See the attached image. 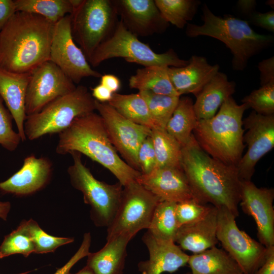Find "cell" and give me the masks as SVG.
Segmentation results:
<instances>
[{"mask_svg": "<svg viewBox=\"0 0 274 274\" xmlns=\"http://www.w3.org/2000/svg\"><path fill=\"white\" fill-rule=\"evenodd\" d=\"M30 73H17L0 69V96L16 125L21 141L26 140L24 125L25 98Z\"/></svg>", "mask_w": 274, "mask_h": 274, "instance_id": "cell-22", "label": "cell"}, {"mask_svg": "<svg viewBox=\"0 0 274 274\" xmlns=\"http://www.w3.org/2000/svg\"><path fill=\"white\" fill-rule=\"evenodd\" d=\"M237 6L240 12L248 18L256 11L257 3L255 0H239Z\"/></svg>", "mask_w": 274, "mask_h": 274, "instance_id": "cell-48", "label": "cell"}, {"mask_svg": "<svg viewBox=\"0 0 274 274\" xmlns=\"http://www.w3.org/2000/svg\"><path fill=\"white\" fill-rule=\"evenodd\" d=\"M266 4L268 6H270L271 8L272 7V8H273V6H274V3H273V1L272 0H269V1H267L266 2Z\"/></svg>", "mask_w": 274, "mask_h": 274, "instance_id": "cell-51", "label": "cell"}, {"mask_svg": "<svg viewBox=\"0 0 274 274\" xmlns=\"http://www.w3.org/2000/svg\"><path fill=\"white\" fill-rule=\"evenodd\" d=\"M247 132L244 142L248 147L237 166L241 180H251L259 160L274 147V115H263L252 111L243 120Z\"/></svg>", "mask_w": 274, "mask_h": 274, "instance_id": "cell-15", "label": "cell"}, {"mask_svg": "<svg viewBox=\"0 0 274 274\" xmlns=\"http://www.w3.org/2000/svg\"><path fill=\"white\" fill-rule=\"evenodd\" d=\"M11 208V204L9 201L0 200V218L6 221Z\"/></svg>", "mask_w": 274, "mask_h": 274, "instance_id": "cell-49", "label": "cell"}, {"mask_svg": "<svg viewBox=\"0 0 274 274\" xmlns=\"http://www.w3.org/2000/svg\"><path fill=\"white\" fill-rule=\"evenodd\" d=\"M53 172L51 160L34 155L26 157L21 168L6 181L0 182L1 193L24 196L43 189L50 182Z\"/></svg>", "mask_w": 274, "mask_h": 274, "instance_id": "cell-19", "label": "cell"}, {"mask_svg": "<svg viewBox=\"0 0 274 274\" xmlns=\"http://www.w3.org/2000/svg\"><path fill=\"white\" fill-rule=\"evenodd\" d=\"M187 264L191 274H243L235 261L216 246L189 256Z\"/></svg>", "mask_w": 274, "mask_h": 274, "instance_id": "cell-26", "label": "cell"}, {"mask_svg": "<svg viewBox=\"0 0 274 274\" xmlns=\"http://www.w3.org/2000/svg\"><path fill=\"white\" fill-rule=\"evenodd\" d=\"M137 158L142 174H148L156 167L155 153L150 135L143 141L140 146Z\"/></svg>", "mask_w": 274, "mask_h": 274, "instance_id": "cell-40", "label": "cell"}, {"mask_svg": "<svg viewBox=\"0 0 274 274\" xmlns=\"http://www.w3.org/2000/svg\"><path fill=\"white\" fill-rule=\"evenodd\" d=\"M274 189L257 187L251 180H241L240 205L255 220L259 242L266 248L274 246Z\"/></svg>", "mask_w": 274, "mask_h": 274, "instance_id": "cell-16", "label": "cell"}, {"mask_svg": "<svg viewBox=\"0 0 274 274\" xmlns=\"http://www.w3.org/2000/svg\"><path fill=\"white\" fill-rule=\"evenodd\" d=\"M13 119L0 96V145L9 151L15 150L22 141L19 133L13 129Z\"/></svg>", "mask_w": 274, "mask_h": 274, "instance_id": "cell-39", "label": "cell"}, {"mask_svg": "<svg viewBox=\"0 0 274 274\" xmlns=\"http://www.w3.org/2000/svg\"><path fill=\"white\" fill-rule=\"evenodd\" d=\"M136 181L161 201L197 200L182 168L156 167L148 174H141Z\"/></svg>", "mask_w": 274, "mask_h": 274, "instance_id": "cell-18", "label": "cell"}, {"mask_svg": "<svg viewBox=\"0 0 274 274\" xmlns=\"http://www.w3.org/2000/svg\"><path fill=\"white\" fill-rule=\"evenodd\" d=\"M95 100L88 88L79 85L72 92L48 104L40 112L27 116L24 129L26 139L59 133L77 117L95 111Z\"/></svg>", "mask_w": 274, "mask_h": 274, "instance_id": "cell-6", "label": "cell"}, {"mask_svg": "<svg viewBox=\"0 0 274 274\" xmlns=\"http://www.w3.org/2000/svg\"><path fill=\"white\" fill-rule=\"evenodd\" d=\"M150 136L154 147L156 167L182 168V146L165 129H153Z\"/></svg>", "mask_w": 274, "mask_h": 274, "instance_id": "cell-31", "label": "cell"}, {"mask_svg": "<svg viewBox=\"0 0 274 274\" xmlns=\"http://www.w3.org/2000/svg\"><path fill=\"white\" fill-rule=\"evenodd\" d=\"M32 253H35L34 244L20 224L5 236L0 245V259L17 254L27 257Z\"/></svg>", "mask_w": 274, "mask_h": 274, "instance_id": "cell-36", "label": "cell"}, {"mask_svg": "<svg viewBox=\"0 0 274 274\" xmlns=\"http://www.w3.org/2000/svg\"><path fill=\"white\" fill-rule=\"evenodd\" d=\"M73 163L67 168L72 186L80 191L85 203L90 206V218L97 227H108L116 214L123 187L118 182L109 184L96 179L82 161V154L70 153Z\"/></svg>", "mask_w": 274, "mask_h": 274, "instance_id": "cell-8", "label": "cell"}, {"mask_svg": "<svg viewBox=\"0 0 274 274\" xmlns=\"http://www.w3.org/2000/svg\"><path fill=\"white\" fill-rule=\"evenodd\" d=\"M54 25L39 15L16 12L0 30V69L29 73L49 60Z\"/></svg>", "mask_w": 274, "mask_h": 274, "instance_id": "cell-2", "label": "cell"}, {"mask_svg": "<svg viewBox=\"0 0 274 274\" xmlns=\"http://www.w3.org/2000/svg\"><path fill=\"white\" fill-rule=\"evenodd\" d=\"M20 224L27 233L35 246V253L54 252L58 247L74 241L73 237H57L47 233L32 219L22 221Z\"/></svg>", "mask_w": 274, "mask_h": 274, "instance_id": "cell-35", "label": "cell"}, {"mask_svg": "<svg viewBox=\"0 0 274 274\" xmlns=\"http://www.w3.org/2000/svg\"><path fill=\"white\" fill-rule=\"evenodd\" d=\"M192 99L188 96L179 98L168 120L165 130L183 147L191 139L197 122Z\"/></svg>", "mask_w": 274, "mask_h": 274, "instance_id": "cell-28", "label": "cell"}, {"mask_svg": "<svg viewBox=\"0 0 274 274\" xmlns=\"http://www.w3.org/2000/svg\"><path fill=\"white\" fill-rule=\"evenodd\" d=\"M212 207L200 203L195 199L177 203L176 214L179 227L203 219Z\"/></svg>", "mask_w": 274, "mask_h": 274, "instance_id": "cell-38", "label": "cell"}, {"mask_svg": "<svg viewBox=\"0 0 274 274\" xmlns=\"http://www.w3.org/2000/svg\"><path fill=\"white\" fill-rule=\"evenodd\" d=\"M118 57L144 67H183L188 63L172 49L163 53H156L127 30L120 20L112 35L97 47L88 61L91 67H96L104 61Z\"/></svg>", "mask_w": 274, "mask_h": 274, "instance_id": "cell-7", "label": "cell"}, {"mask_svg": "<svg viewBox=\"0 0 274 274\" xmlns=\"http://www.w3.org/2000/svg\"><path fill=\"white\" fill-rule=\"evenodd\" d=\"M142 241L149 255L148 260L141 261L138 265L142 274L173 273L187 264L189 255L175 242L158 239L148 231L143 236Z\"/></svg>", "mask_w": 274, "mask_h": 274, "instance_id": "cell-20", "label": "cell"}, {"mask_svg": "<svg viewBox=\"0 0 274 274\" xmlns=\"http://www.w3.org/2000/svg\"><path fill=\"white\" fill-rule=\"evenodd\" d=\"M108 103L129 121L151 130L156 129L147 103L139 92L128 94L114 93Z\"/></svg>", "mask_w": 274, "mask_h": 274, "instance_id": "cell-29", "label": "cell"}, {"mask_svg": "<svg viewBox=\"0 0 274 274\" xmlns=\"http://www.w3.org/2000/svg\"><path fill=\"white\" fill-rule=\"evenodd\" d=\"M16 12L13 0H0V30Z\"/></svg>", "mask_w": 274, "mask_h": 274, "instance_id": "cell-44", "label": "cell"}, {"mask_svg": "<svg viewBox=\"0 0 274 274\" xmlns=\"http://www.w3.org/2000/svg\"><path fill=\"white\" fill-rule=\"evenodd\" d=\"M181 166L198 202L224 207L235 217L238 216L241 180L237 167L211 157L199 146L193 134L182 147Z\"/></svg>", "mask_w": 274, "mask_h": 274, "instance_id": "cell-1", "label": "cell"}, {"mask_svg": "<svg viewBox=\"0 0 274 274\" xmlns=\"http://www.w3.org/2000/svg\"><path fill=\"white\" fill-rule=\"evenodd\" d=\"M163 19L177 28H183L196 15L198 0H154Z\"/></svg>", "mask_w": 274, "mask_h": 274, "instance_id": "cell-33", "label": "cell"}, {"mask_svg": "<svg viewBox=\"0 0 274 274\" xmlns=\"http://www.w3.org/2000/svg\"><path fill=\"white\" fill-rule=\"evenodd\" d=\"M218 64L211 65L207 59L193 55L183 67H169L170 81L180 96L192 93L195 96L219 72Z\"/></svg>", "mask_w": 274, "mask_h": 274, "instance_id": "cell-21", "label": "cell"}, {"mask_svg": "<svg viewBox=\"0 0 274 274\" xmlns=\"http://www.w3.org/2000/svg\"><path fill=\"white\" fill-rule=\"evenodd\" d=\"M132 238L120 234L108 240L104 247L87 256L86 266L94 274H123L127 256V246Z\"/></svg>", "mask_w": 274, "mask_h": 274, "instance_id": "cell-25", "label": "cell"}, {"mask_svg": "<svg viewBox=\"0 0 274 274\" xmlns=\"http://www.w3.org/2000/svg\"><path fill=\"white\" fill-rule=\"evenodd\" d=\"M218 208L217 238L243 274H254L264 263L267 248L237 227L235 216L226 208Z\"/></svg>", "mask_w": 274, "mask_h": 274, "instance_id": "cell-11", "label": "cell"}, {"mask_svg": "<svg viewBox=\"0 0 274 274\" xmlns=\"http://www.w3.org/2000/svg\"><path fill=\"white\" fill-rule=\"evenodd\" d=\"M266 248L265 261L254 274H274V246Z\"/></svg>", "mask_w": 274, "mask_h": 274, "instance_id": "cell-45", "label": "cell"}, {"mask_svg": "<svg viewBox=\"0 0 274 274\" xmlns=\"http://www.w3.org/2000/svg\"><path fill=\"white\" fill-rule=\"evenodd\" d=\"M177 203L160 201L156 206L147 231L154 237L163 241L175 239L179 228L176 208Z\"/></svg>", "mask_w": 274, "mask_h": 274, "instance_id": "cell-30", "label": "cell"}, {"mask_svg": "<svg viewBox=\"0 0 274 274\" xmlns=\"http://www.w3.org/2000/svg\"><path fill=\"white\" fill-rule=\"evenodd\" d=\"M202 25L188 23L186 35L190 38L204 36L225 44L232 55V68L243 71L250 58L268 48L273 43L272 35L256 32L247 20L231 15H215L206 4L202 7Z\"/></svg>", "mask_w": 274, "mask_h": 274, "instance_id": "cell-5", "label": "cell"}, {"mask_svg": "<svg viewBox=\"0 0 274 274\" xmlns=\"http://www.w3.org/2000/svg\"><path fill=\"white\" fill-rule=\"evenodd\" d=\"M258 68L260 72L261 86L274 81V57L262 60L259 62Z\"/></svg>", "mask_w": 274, "mask_h": 274, "instance_id": "cell-43", "label": "cell"}, {"mask_svg": "<svg viewBox=\"0 0 274 274\" xmlns=\"http://www.w3.org/2000/svg\"><path fill=\"white\" fill-rule=\"evenodd\" d=\"M160 201L136 181L123 187L118 209L107 227V240L120 234L133 237L141 230L148 229Z\"/></svg>", "mask_w": 274, "mask_h": 274, "instance_id": "cell-10", "label": "cell"}, {"mask_svg": "<svg viewBox=\"0 0 274 274\" xmlns=\"http://www.w3.org/2000/svg\"><path fill=\"white\" fill-rule=\"evenodd\" d=\"M185 274H191L190 272H188V273H185Z\"/></svg>", "mask_w": 274, "mask_h": 274, "instance_id": "cell-53", "label": "cell"}, {"mask_svg": "<svg viewBox=\"0 0 274 274\" xmlns=\"http://www.w3.org/2000/svg\"><path fill=\"white\" fill-rule=\"evenodd\" d=\"M70 274H94V273L90 268L86 265L77 272L75 273H70Z\"/></svg>", "mask_w": 274, "mask_h": 274, "instance_id": "cell-50", "label": "cell"}, {"mask_svg": "<svg viewBox=\"0 0 274 274\" xmlns=\"http://www.w3.org/2000/svg\"><path fill=\"white\" fill-rule=\"evenodd\" d=\"M91 241L90 233H85L83 235L82 244L76 253L63 266L58 268L53 274H70L72 267L80 260L87 256L89 254Z\"/></svg>", "mask_w": 274, "mask_h": 274, "instance_id": "cell-41", "label": "cell"}, {"mask_svg": "<svg viewBox=\"0 0 274 274\" xmlns=\"http://www.w3.org/2000/svg\"><path fill=\"white\" fill-rule=\"evenodd\" d=\"M118 16L125 27L135 36L160 34L169 26L154 0H113Z\"/></svg>", "mask_w": 274, "mask_h": 274, "instance_id": "cell-17", "label": "cell"}, {"mask_svg": "<svg viewBox=\"0 0 274 274\" xmlns=\"http://www.w3.org/2000/svg\"><path fill=\"white\" fill-rule=\"evenodd\" d=\"M248 21L253 25L261 27L271 32H274V11L265 13L255 11L248 17Z\"/></svg>", "mask_w": 274, "mask_h": 274, "instance_id": "cell-42", "label": "cell"}, {"mask_svg": "<svg viewBox=\"0 0 274 274\" xmlns=\"http://www.w3.org/2000/svg\"><path fill=\"white\" fill-rule=\"evenodd\" d=\"M93 98L101 102H108L112 98L113 93L108 88L99 84L91 89Z\"/></svg>", "mask_w": 274, "mask_h": 274, "instance_id": "cell-46", "label": "cell"}, {"mask_svg": "<svg viewBox=\"0 0 274 274\" xmlns=\"http://www.w3.org/2000/svg\"><path fill=\"white\" fill-rule=\"evenodd\" d=\"M139 93L147 103L156 128L165 129L180 96L158 94L147 91Z\"/></svg>", "mask_w": 274, "mask_h": 274, "instance_id": "cell-34", "label": "cell"}, {"mask_svg": "<svg viewBox=\"0 0 274 274\" xmlns=\"http://www.w3.org/2000/svg\"><path fill=\"white\" fill-rule=\"evenodd\" d=\"M242 102L257 114L274 115V81L252 91Z\"/></svg>", "mask_w": 274, "mask_h": 274, "instance_id": "cell-37", "label": "cell"}, {"mask_svg": "<svg viewBox=\"0 0 274 274\" xmlns=\"http://www.w3.org/2000/svg\"><path fill=\"white\" fill-rule=\"evenodd\" d=\"M16 12L39 15L55 24L67 15L73 8L70 0H14Z\"/></svg>", "mask_w": 274, "mask_h": 274, "instance_id": "cell-32", "label": "cell"}, {"mask_svg": "<svg viewBox=\"0 0 274 274\" xmlns=\"http://www.w3.org/2000/svg\"><path fill=\"white\" fill-rule=\"evenodd\" d=\"M70 16L73 38L87 60L112 35L119 21L113 0H82Z\"/></svg>", "mask_w": 274, "mask_h": 274, "instance_id": "cell-9", "label": "cell"}, {"mask_svg": "<svg viewBox=\"0 0 274 274\" xmlns=\"http://www.w3.org/2000/svg\"><path fill=\"white\" fill-rule=\"evenodd\" d=\"M31 271H25V272H21V273H17V274H28Z\"/></svg>", "mask_w": 274, "mask_h": 274, "instance_id": "cell-52", "label": "cell"}, {"mask_svg": "<svg viewBox=\"0 0 274 274\" xmlns=\"http://www.w3.org/2000/svg\"><path fill=\"white\" fill-rule=\"evenodd\" d=\"M58 135L56 153L77 152L86 155L108 169L123 187L136 181L141 175L120 157L109 138L101 117L95 112L76 118Z\"/></svg>", "mask_w": 274, "mask_h": 274, "instance_id": "cell-3", "label": "cell"}, {"mask_svg": "<svg viewBox=\"0 0 274 274\" xmlns=\"http://www.w3.org/2000/svg\"><path fill=\"white\" fill-rule=\"evenodd\" d=\"M169 67L151 66L138 69L128 80L130 88L155 94L181 96L175 89L169 76Z\"/></svg>", "mask_w": 274, "mask_h": 274, "instance_id": "cell-27", "label": "cell"}, {"mask_svg": "<svg viewBox=\"0 0 274 274\" xmlns=\"http://www.w3.org/2000/svg\"><path fill=\"white\" fill-rule=\"evenodd\" d=\"M248 106L227 98L213 117L198 120L193 134L202 149L214 158L237 167L243 156V117Z\"/></svg>", "mask_w": 274, "mask_h": 274, "instance_id": "cell-4", "label": "cell"}, {"mask_svg": "<svg viewBox=\"0 0 274 274\" xmlns=\"http://www.w3.org/2000/svg\"><path fill=\"white\" fill-rule=\"evenodd\" d=\"M100 84L113 93H117L121 87V81L118 77L113 74H105L100 77Z\"/></svg>", "mask_w": 274, "mask_h": 274, "instance_id": "cell-47", "label": "cell"}, {"mask_svg": "<svg viewBox=\"0 0 274 274\" xmlns=\"http://www.w3.org/2000/svg\"><path fill=\"white\" fill-rule=\"evenodd\" d=\"M49 60L75 84H79L84 78L102 76L92 68L82 50L76 45L72 34L70 15L54 25Z\"/></svg>", "mask_w": 274, "mask_h": 274, "instance_id": "cell-12", "label": "cell"}, {"mask_svg": "<svg viewBox=\"0 0 274 274\" xmlns=\"http://www.w3.org/2000/svg\"><path fill=\"white\" fill-rule=\"evenodd\" d=\"M217 214L218 208L212 206L203 219L181 226L178 230L175 243H178L182 250L194 254L216 246L218 243Z\"/></svg>", "mask_w": 274, "mask_h": 274, "instance_id": "cell-23", "label": "cell"}, {"mask_svg": "<svg viewBox=\"0 0 274 274\" xmlns=\"http://www.w3.org/2000/svg\"><path fill=\"white\" fill-rule=\"evenodd\" d=\"M76 88L75 84L53 62L49 60L43 62L30 73L25 98L26 116L39 113Z\"/></svg>", "mask_w": 274, "mask_h": 274, "instance_id": "cell-14", "label": "cell"}, {"mask_svg": "<svg viewBox=\"0 0 274 274\" xmlns=\"http://www.w3.org/2000/svg\"><path fill=\"white\" fill-rule=\"evenodd\" d=\"M235 88L236 83L219 71L195 96L193 107L197 120L215 115L222 104L235 92Z\"/></svg>", "mask_w": 274, "mask_h": 274, "instance_id": "cell-24", "label": "cell"}, {"mask_svg": "<svg viewBox=\"0 0 274 274\" xmlns=\"http://www.w3.org/2000/svg\"><path fill=\"white\" fill-rule=\"evenodd\" d=\"M95 110L102 119L112 144L125 162L140 171L138 151L143 141L150 135L151 129L127 119L108 102L95 100Z\"/></svg>", "mask_w": 274, "mask_h": 274, "instance_id": "cell-13", "label": "cell"}]
</instances>
